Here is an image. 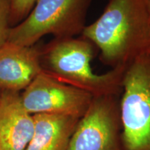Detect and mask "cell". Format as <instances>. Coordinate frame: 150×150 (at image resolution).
Masks as SVG:
<instances>
[{
    "label": "cell",
    "mask_w": 150,
    "mask_h": 150,
    "mask_svg": "<svg viewBox=\"0 0 150 150\" xmlns=\"http://www.w3.org/2000/svg\"><path fill=\"white\" fill-rule=\"evenodd\" d=\"M81 36L112 68L125 67L150 46V12L145 0H108L101 16Z\"/></svg>",
    "instance_id": "6da1fadb"
},
{
    "label": "cell",
    "mask_w": 150,
    "mask_h": 150,
    "mask_svg": "<svg viewBox=\"0 0 150 150\" xmlns=\"http://www.w3.org/2000/svg\"><path fill=\"white\" fill-rule=\"evenodd\" d=\"M95 47L80 38H56L41 52L42 72L61 83L100 95H120L125 67L112 68L102 74L93 72L91 62Z\"/></svg>",
    "instance_id": "7a4b0ae2"
},
{
    "label": "cell",
    "mask_w": 150,
    "mask_h": 150,
    "mask_svg": "<svg viewBox=\"0 0 150 150\" xmlns=\"http://www.w3.org/2000/svg\"><path fill=\"white\" fill-rule=\"evenodd\" d=\"M120 112L122 150H150V46L125 66Z\"/></svg>",
    "instance_id": "3957f363"
},
{
    "label": "cell",
    "mask_w": 150,
    "mask_h": 150,
    "mask_svg": "<svg viewBox=\"0 0 150 150\" xmlns=\"http://www.w3.org/2000/svg\"><path fill=\"white\" fill-rule=\"evenodd\" d=\"M92 0H37L25 20L10 29L8 42L33 46L45 35L56 38L81 35Z\"/></svg>",
    "instance_id": "277c9868"
},
{
    "label": "cell",
    "mask_w": 150,
    "mask_h": 150,
    "mask_svg": "<svg viewBox=\"0 0 150 150\" xmlns=\"http://www.w3.org/2000/svg\"><path fill=\"white\" fill-rule=\"evenodd\" d=\"M120 97H93L76 125L67 150H122Z\"/></svg>",
    "instance_id": "5b68a950"
},
{
    "label": "cell",
    "mask_w": 150,
    "mask_h": 150,
    "mask_svg": "<svg viewBox=\"0 0 150 150\" xmlns=\"http://www.w3.org/2000/svg\"><path fill=\"white\" fill-rule=\"evenodd\" d=\"M22 104L31 114H60L81 118L94 96L72 86L61 83L42 72L24 90Z\"/></svg>",
    "instance_id": "8992f818"
},
{
    "label": "cell",
    "mask_w": 150,
    "mask_h": 150,
    "mask_svg": "<svg viewBox=\"0 0 150 150\" xmlns=\"http://www.w3.org/2000/svg\"><path fill=\"white\" fill-rule=\"evenodd\" d=\"M41 52L33 46L8 42L0 48V89L24 90L42 72Z\"/></svg>",
    "instance_id": "52a82bcc"
},
{
    "label": "cell",
    "mask_w": 150,
    "mask_h": 150,
    "mask_svg": "<svg viewBox=\"0 0 150 150\" xmlns=\"http://www.w3.org/2000/svg\"><path fill=\"white\" fill-rule=\"evenodd\" d=\"M34 132L33 115L18 92L2 91L0 97V142L4 150H24Z\"/></svg>",
    "instance_id": "ba28073f"
},
{
    "label": "cell",
    "mask_w": 150,
    "mask_h": 150,
    "mask_svg": "<svg viewBox=\"0 0 150 150\" xmlns=\"http://www.w3.org/2000/svg\"><path fill=\"white\" fill-rule=\"evenodd\" d=\"M34 132L24 150H67L80 118L60 114L33 115Z\"/></svg>",
    "instance_id": "9c48e42d"
},
{
    "label": "cell",
    "mask_w": 150,
    "mask_h": 150,
    "mask_svg": "<svg viewBox=\"0 0 150 150\" xmlns=\"http://www.w3.org/2000/svg\"><path fill=\"white\" fill-rule=\"evenodd\" d=\"M11 0H0V48L8 40V21L11 15Z\"/></svg>",
    "instance_id": "30bf717a"
},
{
    "label": "cell",
    "mask_w": 150,
    "mask_h": 150,
    "mask_svg": "<svg viewBox=\"0 0 150 150\" xmlns=\"http://www.w3.org/2000/svg\"><path fill=\"white\" fill-rule=\"evenodd\" d=\"M11 15L20 19L27 16L32 10L37 0H11Z\"/></svg>",
    "instance_id": "8fae6325"
},
{
    "label": "cell",
    "mask_w": 150,
    "mask_h": 150,
    "mask_svg": "<svg viewBox=\"0 0 150 150\" xmlns=\"http://www.w3.org/2000/svg\"><path fill=\"white\" fill-rule=\"evenodd\" d=\"M145 1H146V3H147V7L148 8H149V11L150 12V0H145Z\"/></svg>",
    "instance_id": "7c38bea8"
},
{
    "label": "cell",
    "mask_w": 150,
    "mask_h": 150,
    "mask_svg": "<svg viewBox=\"0 0 150 150\" xmlns=\"http://www.w3.org/2000/svg\"><path fill=\"white\" fill-rule=\"evenodd\" d=\"M0 150H4V149L2 145H1V142H0Z\"/></svg>",
    "instance_id": "4fadbf2b"
},
{
    "label": "cell",
    "mask_w": 150,
    "mask_h": 150,
    "mask_svg": "<svg viewBox=\"0 0 150 150\" xmlns=\"http://www.w3.org/2000/svg\"><path fill=\"white\" fill-rule=\"evenodd\" d=\"M0 97H1V92H0Z\"/></svg>",
    "instance_id": "5bb4252c"
}]
</instances>
